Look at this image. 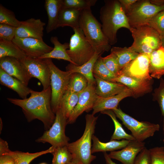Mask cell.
<instances>
[{
	"mask_svg": "<svg viewBox=\"0 0 164 164\" xmlns=\"http://www.w3.org/2000/svg\"><path fill=\"white\" fill-rule=\"evenodd\" d=\"M51 93L50 86L41 91L31 89L30 96L28 98H8L7 99L22 108L28 121L38 119L43 123L45 129L47 130L53 124L56 117L51 107Z\"/></svg>",
	"mask_w": 164,
	"mask_h": 164,
	"instance_id": "obj_1",
	"label": "cell"
},
{
	"mask_svg": "<svg viewBox=\"0 0 164 164\" xmlns=\"http://www.w3.org/2000/svg\"><path fill=\"white\" fill-rule=\"evenodd\" d=\"M100 12L103 32L109 44L117 42V33L121 28L130 29L128 19L119 0H105Z\"/></svg>",
	"mask_w": 164,
	"mask_h": 164,
	"instance_id": "obj_2",
	"label": "cell"
},
{
	"mask_svg": "<svg viewBox=\"0 0 164 164\" xmlns=\"http://www.w3.org/2000/svg\"><path fill=\"white\" fill-rule=\"evenodd\" d=\"M97 118L92 114L86 115L85 128L82 136L67 145L72 155V162L76 164H91L96 158L92 154L91 140Z\"/></svg>",
	"mask_w": 164,
	"mask_h": 164,
	"instance_id": "obj_3",
	"label": "cell"
},
{
	"mask_svg": "<svg viewBox=\"0 0 164 164\" xmlns=\"http://www.w3.org/2000/svg\"><path fill=\"white\" fill-rule=\"evenodd\" d=\"M79 27L95 53L102 55L110 49L111 46L103 32L101 25L93 15L91 9L82 11Z\"/></svg>",
	"mask_w": 164,
	"mask_h": 164,
	"instance_id": "obj_4",
	"label": "cell"
},
{
	"mask_svg": "<svg viewBox=\"0 0 164 164\" xmlns=\"http://www.w3.org/2000/svg\"><path fill=\"white\" fill-rule=\"evenodd\" d=\"M129 30L134 41L129 48L133 51L150 54L162 46L160 35L148 25L131 27Z\"/></svg>",
	"mask_w": 164,
	"mask_h": 164,
	"instance_id": "obj_5",
	"label": "cell"
},
{
	"mask_svg": "<svg viewBox=\"0 0 164 164\" xmlns=\"http://www.w3.org/2000/svg\"><path fill=\"white\" fill-rule=\"evenodd\" d=\"M50 72L51 89V107L55 114L60 108L63 95L67 90L70 79L72 73L69 71H63L59 69L52 59H45Z\"/></svg>",
	"mask_w": 164,
	"mask_h": 164,
	"instance_id": "obj_6",
	"label": "cell"
},
{
	"mask_svg": "<svg viewBox=\"0 0 164 164\" xmlns=\"http://www.w3.org/2000/svg\"><path fill=\"white\" fill-rule=\"evenodd\" d=\"M73 30L74 33L70 37L67 52L74 65L79 66L89 60L95 52L79 27Z\"/></svg>",
	"mask_w": 164,
	"mask_h": 164,
	"instance_id": "obj_7",
	"label": "cell"
},
{
	"mask_svg": "<svg viewBox=\"0 0 164 164\" xmlns=\"http://www.w3.org/2000/svg\"><path fill=\"white\" fill-rule=\"evenodd\" d=\"M116 117L132 133L135 140L143 142L147 138L153 136L160 129L158 124L146 121H139L123 112L119 108L112 110Z\"/></svg>",
	"mask_w": 164,
	"mask_h": 164,
	"instance_id": "obj_8",
	"label": "cell"
},
{
	"mask_svg": "<svg viewBox=\"0 0 164 164\" xmlns=\"http://www.w3.org/2000/svg\"><path fill=\"white\" fill-rule=\"evenodd\" d=\"M164 10V5L153 4L150 0H138L126 13L131 28L147 25L150 20Z\"/></svg>",
	"mask_w": 164,
	"mask_h": 164,
	"instance_id": "obj_9",
	"label": "cell"
},
{
	"mask_svg": "<svg viewBox=\"0 0 164 164\" xmlns=\"http://www.w3.org/2000/svg\"><path fill=\"white\" fill-rule=\"evenodd\" d=\"M55 115V118L52 126L36 141L37 142L48 143L54 148L67 146L70 140L65 134L67 120L60 108Z\"/></svg>",
	"mask_w": 164,
	"mask_h": 164,
	"instance_id": "obj_10",
	"label": "cell"
},
{
	"mask_svg": "<svg viewBox=\"0 0 164 164\" xmlns=\"http://www.w3.org/2000/svg\"><path fill=\"white\" fill-rule=\"evenodd\" d=\"M20 61L31 77L36 78L41 82L43 90L51 86L50 70L45 59L27 57Z\"/></svg>",
	"mask_w": 164,
	"mask_h": 164,
	"instance_id": "obj_11",
	"label": "cell"
},
{
	"mask_svg": "<svg viewBox=\"0 0 164 164\" xmlns=\"http://www.w3.org/2000/svg\"><path fill=\"white\" fill-rule=\"evenodd\" d=\"M149 55L146 53H140L135 58L124 67L118 75L123 74L139 80L152 79L149 71Z\"/></svg>",
	"mask_w": 164,
	"mask_h": 164,
	"instance_id": "obj_12",
	"label": "cell"
},
{
	"mask_svg": "<svg viewBox=\"0 0 164 164\" xmlns=\"http://www.w3.org/2000/svg\"><path fill=\"white\" fill-rule=\"evenodd\" d=\"M12 42L27 57L31 58H39L53 49V47L46 43L43 39L31 37H15Z\"/></svg>",
	"mask_w": 164,
	"mask_h": 164,
	"instance_id": "obj_13",
	"label": "cell"
},
{
	"mask_svg": "<svg viewBox=\"0 0 164 164\" xmlns=\"http://www.w3.org/2000/svg\"><path fill=\"white\" fill-rule=\"evenodd\" d=\"M96 84H88L87 87L79 93L77 103L67 120V124L73 123L84 111L92 109L96 100Z\"/></svg>",
	"mask_w": 164,
	"mask_h": 164,
	"instance_id": "obj_14",
	"label": "cell"
},
{
	"mask_svg": "<svg viewBox=\"0 0 164 164\" xmlns=\"http://www.w3.org/2000/svg\"><path fill=\"white\" fill-rule=\"evenodd\" d=\"M0 68L27 86L32 78L22 63L14 58L5 57L0 58Z\"/></svg>",
	"mask_w": 164,
	"mask_h": 164,
	"instance_id": "obj_15",
	"label": "cell"
},
{
	"mask_svg": "<svg viewBox=\"0 0 164 164\" xmlns=\"http://www.w3.org/2000/svg\"><path fill=\"white\" fill-rule=\"evenodd\" d=\"M145 145L144 142L131 141L121 150L111 152L108 155L111 159L118 160L123 164H134L137 155L145 148Z\"/></svg>",
	"mask_w": 164,
	"mask_h": 164,
	"instance_id": "obj_16",
	"label": "cell"
},
{
	"mask_svg": "<svg viewBox=\"0 0 164 164\" xmlns=\"http://www.w3.org/2000/svg\"><path fill=\"white\" fill-rule=\"evenodd\" d=\"M112 82L119 83L125 85L132 91L133 97H136L151 92L153 81L152 79L139 80L120 74Z\"/></svg>",
	"mask_w": 164,
	"mask_h": 164,
	"instance_id": "obj_17",
	"label": "cell"
},
{
	"mask_svg": "<svg viewBox=\"0 0 164 164\" xmlns=\"http://www.w3.org/2000/svg\"><path fill=\"white\" fill-rule=\"evenodd\" d=\"M45 22L40 19L31 18L21 21L20 25L17 28L15 37H31L43 39Z\"/></svg>",
	"mask_w": 164,
	"mask_h": 164,
	"instance_id": "obj_18",
	"label": "cell"
},
{
	"mask_svg": "<svg viewBox=\"0 0 164 164\" xmlns=\"http://www.w3.org/2000/svg\"><path fill=\"white\" fill-rule=\"evenodd\" d=\"M133 96L132 91L129 88L118 94L111 97H103L97 95L92 108V114L94 115L99 112L117 108L119 102L122 99L128 97H133Z\"/></svg>",
	"mask_w": 164,
	"mask_h": 164,
	"instance_id": "obj_19",
	"label": "cell"
},
{
	"mask_svg": "<svg viewBox=\"0 0 164 164\" xmlns=\"http://www.w3.org/2000/svg\"><path fill=\"white\" fill-rule=\"evenodd\" d=\"M96 82V93L99 96L106 97L118 94L128 88L119 83L108 81L94 75Z\"/></svg>",
	"mask_w": 164,
	"mask_h": 164,
	"instance_id": "obj_20",
	"label": "cell"
},
{
	"mask_svg": "<svg viewBox=\"0 0 164 164\" xmlns=\"http://www.w3.org/2000/svg\"><path fill=\"white\" fill-rule=\"evenodd\" d=\"M0 83L16 92L22 99L26 98L27 96L30 94L31 89L20 80L8 74L0 68Z\"/></svg>",
	"mask_w": 164,
	"mask_h": 164,
	"instance_id": "obj_21",
	"label": "cell"
},
{
	"mask_svg": "<svg viewBox=\"0 0 164 164\" xmlns=\"http://www.w3.org/2000/svg\"><path fill=\"white\" fill-rule=\"evenodd\" d=\"M82 10L61 7L59 14L57 28L69 26L73 29L79 27V20Z\"/></svg>",
	"mask_w": 164,
	"mask_h": 164,
	"instance_id": "obj_22",
	"label": "cell"
},
{
	"mask_svg": "<svg viewBox=\"0 0 164 164\" xmlns=\"http://www.w3.org/2000/svg\"><path fill=\"white\" fill-rule=\"evenodd\" d=\"M149 71L152 78L160 79L164 75V48L162 46L150 54Z\"/></svg>",
	"mask_w": 164,
	"mask_h": 164,
	"instance_id": "obj_23",
	"label": "cell"
},
{
	"mask_svg": "<svg viewBox=\"0 0 164 164\" xmlns=\"http://www.w3.org/2000/svg\"><path fill=\"white\" fill-rule=\"evenodd\" d=\"M62 0H46L45 7L48 21L46 27L47 33L57 28L59 13L62 6Z\"/></svg>",
	"mask_w": 164,
	"mask_h": 164,
	"instance_id": "obj_24",
	"label": "cell"
},
{
	"mask_svg": "<svg viewBox=\"0 0 164 164\" xmlns=\"http://www.w3.org/2000/svg\"><path fill=\"white\" fill-rule=\"evenodd\" d=\"M101 55L95 53L89 60L80 66H77L70 63L66 67L67 70L72 73H77L81 74L87 79L88 84H96L93 68L96 61Z\"/></svg>",
	"mask_w": 164,
	"mask_h": 164,
	"instance_id": "obj_25",
	"label": "cell"
},
{
	"mask_svg": "<svg viewBox=\"0 0 164 164\" xmlns=\"http://www.w3.org/2000/svg\"><path fill=\"white\" fill-rule=\"evenodd\" d=\"M50 41L54 45L53 50L50 52L45 54L38 58L41 59H56L58 60H63L68 61L73 64L74 63L71 60L67 51L69 47V43H61L56 36H52Z\"/></svg>",
	"mask_w": 164,
	"mask_h": 164,
	"instance_id": "obj_26",
	"label": "cell"
},
{
	"mask_svg": "<svg viewBox=\"0 0 164 164\" xmlns=\"http://www.w3.org/2000/svg\"><path fill=\"white\" fill-rule=\"evenodd\" d=\"M92 140L93 142L91 149L92 153L100 152H112L122 149L126 146L131 141L125 139L121 141L110 140L109 142H103L94 135L92 137Z\"/></svg>",
	"mask_w": 164,
	"mask_h": 164,
	"instance_id": "obj_27",
	"label": "cell"
},
{
	"mask_svg": "<svg viewBox=\"0 0 164 164\" xmlns=\"http://www.w3.org/2000/svg\"><path fill=\"white\" fill-rule=\"evenodd\" d=\"M54 150V148L52 146L46 150L34 153L17 151H12L10 150L5 154L9 155L13 158L15 161V164H29L35 158L43 155L48 153H52Z\"/></svg>",
	"mask_w": 164,
	"mask_h": 164,
	"instance_id": "obj_28",
	"label": "cell"
},
{
	"mask_svg": "<svg viewBox=\"0 0 164 164\" xmlns=\"http://www.w3.org/2000/svg\"><path fill=\"white\" fill-rule=\"evenodd\" d=\"M111 52L115 56L120 70L139 54L126 47L114 46L111 49Z\"/></svg>",
	"mask_w": 164,
	"mask_h": 164,
	"instance_id": "obj_29",
	"label": "cell"
},
{
	"mask_svg": "<svg viewBox=\"0 0 164 164\" xmlns=\"http://www.w3.org/2000/svg\"><path fill=\"white\" fill-rule=\"evenodd\" d=\"M79 94L67 90L63 96L60 108L67 120L77 103Z\"/></svg>",
	"mask_w": 164,
	"mask_h": 164,
	"instance_id": "obj_30",
	"label": "cell"
},
{
	"mask_svg": "<svg viewBox=\"0 0 164 164\" xmlns=\"http://www.w3.org/2000/svg\"><path fill=\"white\" fill-rule=\"evenodd\" d=\"M5 57L14 58L20 60L27 57L12 41L0 40V58Z\"/></svg>",
	"mask_w": 164,
	"mask_h": 164,
	"instance_id": "obj_31",
	"label": "cell"
},
{
	"mask_svg": "<svg viewBox=\"0 0 164 164\" xmlns=\"http://www.w3.org/2000/svg\"><path fill=\"white\" fill-rule=\"evenodd\" d=\"M101 112L110 117L114 123L115 129L111 136V140H119L121 139L129 141L135 140L132 135L128 134L125 131L121 125L116 118L115 114L112 110H105Z\"/></svg>",
	"mask_w": 164,
	"mask_h": 164,
	"instance_id": "obj_32",
	"label": "cell"
},
{
	"mask_svg": "<svg viewBox=\"0 0 164 164\" xmlns=\"http://www.w3.org/2000/svg\"><path fill=\"white\" fill-rule=\"evenodd\" d=\"M93 75L104 80L112 82L116 76L110 71L104 64L100 55L96 61L93 68Z\"/></svg>",
	"mask_w": 164,
	"mask_h": 164,
	"instance_id": "obj_33",
	"label": "cell"
},
{
	"mask_svg": "<svg viewBox=\"0 0 164 164\" xmlns=\"http://www.w3.org/2000/svg\"><path fill=\"white\" fill-rule=\"evenodd\" d=\"M88 84L87 80L83 75L77 73H72L67 90L79 94L87 87Z\"/></svg>",
	"mask_w": 164,
	"mask_h": 164,
	"instance_id": "obj_34",
	"label": "cell"
},
{
	"mask_svg": "<svg viewBox=\"0 0 164 164\" xmlns=\"http://www.w3.org/2000/svg\"><path fill=\"white\" fill-rule=\"evenodd\" d=\"M52 164H67L72 162V155L67 146L54 148Z\"/></svg>",
	"mask_w": 164,
	"mask_h": 164,
	"instance_id": "obj_35",
	"label": "cell"
},
{
	"mask_svg": "<svg viewBox=\"0 0 164 164\" xmlns=\"http://www.w3.org/2000/svg\"><path fill=\"white\" fill-rule=\"evenodd\" d=\"M21 21L16 19L14 13L0 5V24H5L16 27L20 25Z\"/></svg>",
	"mask_w": 164,
	"mask_h": 164,
	"instance_id": "obj_36",
	"label": "cell"
},
{
	"mask_svg": "<svg viewBox=\"0 0 164 164\" xmlns=\"http://www.w3.org/2000/svg\"><path fill=\"white\" fill-rule=\"evenodd\" d=\"M97 0H62L63 8H73L82 10L91 9L96 3Z\"/></svg>",
	"mask_w": 164,
	"mask_h": 164,
	"instance_id": "obj_37",
	"label": "cell"
},
{
	"mask_svg": "<svg viewBox=\"0 0 164 164\" xmlns=\"http://www.w3.org/2000/svg\"><path fill=\"white\" fill-rule=\"evenodd\" d=\"M147 25L156 31L161 36L164 35V10L153 17Z\"/></svg>",
	"mask_w": 164,
	"mask_h": 164,
	"instance_id": "obj_38",
	"label": "cell"
},
{
	"mask_svg": "<svg viewBox=\"0 0 164 164\" xmlns=\"http://www.w3.org/2000/svg\"><path fill=\"white\" fill-rule=\"evenodd\" d=\"M17 27L0 24V40L12 41L15 37Z\"/></svg>",
	"mask_w": 164,
	"mask_h": 164,
	"instance_id": "obj_39",
	"label": "cell"
},
{
	"mask_svg": "<svg viewBox=\"0 0 164 164\" xmlns=\"http://www.w3.org/2000/svg\"><path fill=\"white\" fill-rule=\"evenodd\" d=\"M153 95V99L159 104L164 124V79L162 77L160 78L159 87L155 89Z\"/></svg>",
	"mask_w": 164,
	"mask_h": 164,
	"instance_id": "obj_40",
	"label": "cell"
},
{
	"mask_svg": "<svg viewBox=\"0 0 164 164\" xmlns=\"http://www.w3.org/2000/svg\"><path fill=\"white\" fill-rule=\"evenodd\" d=\"M103 61L108 69L116 77L120 71L118 63L115 56L111 53L105 57H102Z\"/></svg>",
	"mask_w": 164,
	"mask_h": 164,
	"instance_id": "obj_41",
	"label": "cell"
},
{
	"mask_svg": "<svg viewBox=\"0 0 164 164\" xmlns=\"http://www.w3.org/2000/svg\"><path fill=\"white\" fill-rule=\"evenodd\" d=\"M151 164H164V147H156L149 149Z\"/></svg>",
	"mask_w": 164,
	"mask_h": 164,
	"instance_id": "obj_42",
	"label": "cell"
},
{
	"mask_svg": "<svg viewBox=\"0 0 164 164\" xmlns=\"http://www.w3.org/2000/svg\"><path fill=\"white\" fill-rule=\"evenodd\" d=\"M151 161L149 150L145 147L137 155L134 164H151Z\"/></svg>",
	"mask_w": 164,
	"mask_h": 164,
	"instance_id": "obj_43",
	"label": "cell"
},
{
	"mask_svg": "<svg viewBox=\"0 0 164 164\" xmlns=\"http://www.w3.org/2000/svg\"><path fill=\"white\" fill-rule=\"evenodd\" d=\"M138 0H119L125 13Z\"/></svg>",
	"mask_w": 164,
	"mask_h": 164,
	"instance_id": "obj_44",
	"label": "cell"
},
{
	"mask_svg": "<svg viewBox=\"0 0 164 164\" xmlns=\"http://www.w3.org/2000/svg\"><path fill=\"white\" fill-rule=\"evenodd\" d=\"M13 158L9 154L0 155V164H15Z\"/></svg>",
	"mask_w": 164,
	"mask_h": 164,
	"instance_id": "obj_45",
	"label": "cell"
},
{
	"mask_svg": "<svg viewBox=\"0 0 164 164\" xmlns=\"http://www.w3.org/2000/svg\"><path fill=\"white\" fill-rule=\"evenodd\" d=\"M10 151L7 142L0 138V155L5 154L9 152Z\"/></svg>",
	"mask_w": 164,
	"mask_h": 164,
	"instance_id": "obj_46",
	"label": "cell"
},
{
	"mask_svg": "<svg viewBox=\"0 0 164 164\" xmlns=\"http://www.w3.org/2000/svg\"><path fill=\"white\" fill-rule=\"evenodd\" d=\"M104 154L106 164H117L111 160L106 152H104Z\"/></svg>",
	"mask_w": 164,
	"mask_h": 164,
	"instance_id": "obj_47",
	"label": "cell"
},
{
	"mask_svg": "<svg viewBox=\"0 0 164 164\" xmlns=\"http://www.w3.org/2000/svg\"><path fill=\"white\" fill-rule=\"evenodd\" d=\"M162 46L164 48V35L161 36Z\"/></svg>",
	"mask_w": 164,
	"mask_h": 164,
	"instance_id": "obj_48",
	"label": "cell"
},
{
	"mask_svg": "<svg viewBox=\"0 0 164 164\" xmlns=\"http://www.w3.org/2000/svg\"><path fill=\"white\" fill-rule=\"evenodd\" d=\"M67 164H76L72 162Z\"/></svg>",
	"mask_w": 164,
	"mask_h": 164,
	"instance_id": "obj_49",
	"label": "cell"
},
{
	"mask_svg": "<svg viewBox=\"0 0 164 164\" xmlns=\"http://www.w3.org/2000/svg\"><path fill=\"white\" fill-rule=\"evenodd\" d=\"M40 164H47L45 163H40Z\"/></svg>",
	"mask_w": 164,
	"mask_h": 164,
	"instance_id": "obj_50",
	"label": "cell"
},
{
	"mask_svg": "<svg viewBox=\"0 0 164 164\" xmlns=\"http://www.w3.org/2000/svg\"><path fill=\"white\" fill-rule=\"evenodd\" d=\"M163 142L164 143V139H163Z\"/></svg>",
	"mask_w": 164,
	"mask_h": 164,
	"instance_id": "obj_51",
	"label": "cell"
}]
</instances>
